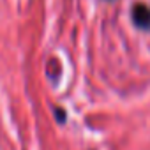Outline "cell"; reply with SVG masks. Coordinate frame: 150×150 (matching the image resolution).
Instances as JSON below:
<instances>
[{
	"label": "cell",
	"mask_w": 150,
	"mask_h": 150,
	"mask_svg": "<svg viewBox=\"0 0 150 150\" xmlns=\"http://www.w3.org/2000/svg\"><path fill=\"white\" fill-rule=\"evenodd\" d=\"M131 18L139 30H150V6L143 2L134 4L131 9Z\"/></svg>",
	"instance_id": "1"
}]
</instances>
